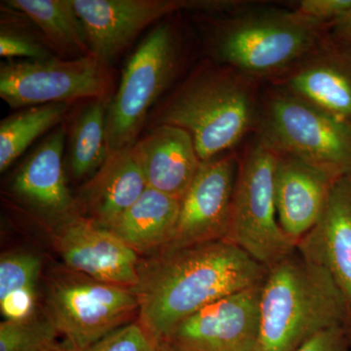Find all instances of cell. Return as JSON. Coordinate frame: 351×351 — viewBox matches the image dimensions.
<instances>
[{
	"instance_id": "obj_1",
	"label": "cell",
	"mask_w": 351,
	"mask_h": 351,
	"mask_svg": "<svg viewBox=\"0 0 351 351\" xmlns=\"http://www.w3.org/2000/svg\"><path fill=\"white\" fill-rule=\"evenodd\" d=\"M267 271V267L226 240L141 258L137 320L159 343L200 309L263 285Z\"/></svg>"
},
{
	"instance_id": "obj_2",
	"label": "cell",
	"mask_w": 351,
	"mask_h": 351,
	"mask_svg": "<svg viewBox=\"0 0 351 351\" xmlns=\"http://www.w3.org/2000/svg\"><path fill=\"white\" fill-rule=\"evenodd\" d=\"M350 322L345 295L324 267L295 248L269 267L261 292V351H297L318 332Z\"/></svg>"
},
{
	"instance_id": "obj_3",
	"label": "cell",
	"mask_w": 351,
	"mask_h": 351,
	"mask_svg": "<svg viewBox=\"0 0 351 351\" xmlns=\"http://www.w3.org/2000/svg\"><path fill=\"white\" fill-rule=\"evenodd\" d=\"M246 89L230 73L198 71L149 115L152 126L166 124L188 132L202 162L237 144L252 121Z\"/></svg>"
},
{
	"instance_id": "obj_4",
	"label": "cell",
	"mask_w": 351,
	"mask_h": 351,
	"mask_svg": "<svg viewBox=\"0 0 351 351\" xmlns=\"http://www.w3.org/2000/svg\"><path fill=\"white\" fill-rule=\"evenodd\" d=\"M45 307L44 314L64 343L83 348L138 319L140 304L136 288L101 282L64 267L48 278Z\"/></svg>"
},
{
	"instance_id": "obj_5",
	"label": "cell",
	"mask_w": 351,
	"mask_h": 351,
	"mask_svg": "<svg viewBox=\"0 0 351 351\" xmlns=\"http://www.w3.org/2000/svg\"><path fill=\"white\" fill-rule=\"evenodd\" d=\"M277 157L278 154L263 140L245 156L237 172L225 239L267 269L297 248L277 218L274 193Z\"/></svg>"
},
{
	"instance_id": "obj_6",
	"label": "cell",
	"mask_w": 351,
	"mask_h": 351,
	"mask_svg": "<svg viewBox=\"0 0 351 351\" xmlns=\"http://www.w3.org/2000/svg\"><path fill=\"white\" fill-rule=\"evenodd\" d=\"M177 66L174 32L168 23L156 25L127 62L119 86L108 103V152L138 142L149 110L172 82Z\"/></svg>"
},
{
	"instance_id": "obj_7",
	"label": "cell",
	"mask_w": 351,
	"mask_h": 351,
	"mask_svg": "<svg viewBox=\"0 0 351 351\" xmlns=\"http://www.w3.org/2000/svg\"><path fill=\"white\" fill-rule=\"evenodd\" d=\"M110 64L93 54L10 61L0 66V97L12 108L77 100L112 99Z\"/></svg>"
},
{
	"instance_id": "obj_8",
	"label": "cell",
	"mask_w": 351,
	"mask_h": 351,
	"mask_svg": "<svg viewBox=\"0 0 351 351\" xmlns=\"http://www.w3.org/2000/svg\"><path fill=\"white\" fill-rule=\"evenodd\" d=\"M262 140L277 154L339 177L351 174V124L301 99L277 97L271 101Z\"/></svg>"
},
{
	"instance_id": "obj_9",
	"label": "cell",
	"mask_w": 351,
	"mask_h": 351,
	"mask_svg": "<svg viewBox=\"0 0 351 351\" xmlns=\"http://www.w3.org/2000/svg\"><path fill=\"white\" fill-rule=\"evenodd\" d=\"M262 286L200 309L157 343L164 351H261Z\"/></svg>"
},
{
	"instance_id": "obj_10",
	"label": "cell",
	"mask_w": 351,
	"mask_h": 351,
	"mask_svg": "<svg viewBox=\"0 0 351 351\" xmlns=\"http://www.w3.org/2000/svg\"><path fill=\"white\" fill-rule=\"evenodd\" d=\"M317 25L297 13L249 21L226 32L219 43V55L249 73L276 71L311 48Z\"/></svg>"
},
{
	"instance_id": "obj_11",
	"label": "cell",
	"mask_w": 351,
	"mask_h": 351,
	"mask_svg": "<svg viewBox=\"0 0 351 351\" xmlns=\"http://www.w3.org/2000/svg\"><path fill=\"white\" fill-rule=\"evenodd\" d=\"M237 176L232 156L201 163L193 184L181 200L174 235L159 254L225 240Z\"/></svg>"
},
{
	"instance_id": "obj_12",
	"label": "cell",
	"mask_w": 351,
	"mask_h": 351,
	"mask_svg": "<svg viewBox=\"0 0 351 351\" xmlns=\"http://www.w3.org/2000/svg\"><path fill=\"white\" fill-rule=\"evenodd\" d=\"M53 243L66 267L96 280L137 288L140 256L82 214L55 225Z\"/></svg>"
},
{
	"instance_id": "obj_13",
	"label": "cell",
	"mask_w": 351,
	"mask_h": 351,
	"mask_svg": "<svg viewBox=\"0 0 351 351\" xmlns=\"http://www.w3.org/2000/svg\"><path fill=\"white\" fill-rule=\"evenodd\" d=\"M92 54L110 64L145 27L198 2L177 0H73Z\"/></svg>"
},
{
	"instance_id": "obj_14",
	"label": "cell",
	"mask_w": 351,
	"mask_h": 351,
	"mask_svg": "<svg viewBox=\"0 0 351 351\" xmlns=\"http://www.w3.org/2000/svg\"><path fill=\"white\" fill-rule=\"evenodd\" d=\"M64 131L57 129L25 159L11 182L14 195L53 223L80 214L64 179Z\"/></svg>"
},
{
	"instance_id": "obj_15",
	"label": "cell",
	"mask_w": 351,
	"mask_h": 351,
	"mask_svg": "<svg viewBox=\"0 0 351 351\" xmlns=\"http://www.w3.org/2000/svg\"><path fill=\"white\" fill-rule=\"evenodd\" d=\"M338 178L301 159L278 154L274 174L277 218L284 233L295 244L317 223Z\"/></svg>"
},
{
	"instance_id": "obj_16",
	"label": "cell",
	"mask_w": 351,
	"mask_h": 351,
	"mask_svg": "<svg viewBox=\"0 0 351 351\" xmlns=\"http://www.w3.org/2000/svg\"><path fill=\"white\" fill-rule=\"evenodd\" d=\"M297 250L331 274L351 318V174L334 182L319 219L300 240Z\"/></svg>"
},
{
	"instance_id": "obj_17",
	"label": "cell",
	"mask_w": 351,
	"mask_h": 351,
	"mask_svg": "<svg viewBox=\"0 0 351 351\" xmlns=\"http://www.w3.org/2000/svg\"><path fill=\"white\" fill-rule=\"evenodd\" d=\"M133 147L147 188L182 200L202 163L188 132L166 124L152 126Z\"/></svg>"
},
{
	"instance_id": "obj_18",
	"label": "cell",
	"mask_w": 351,
	"mask_h": 351,
	"mask_svg": "<svg viewBox=\"0 0 351 351\" xmlns=\"http://www.w3.org/2000/svg\"><path fill=\"white\" fill-rule=\"evenodd\" d=\"M147 189L134 147L110 152L98 171L83 186L77 201L83 216L108 228ZM80 212V214H82Z\"/></svg>"
},
{
	"instance_id": "obj_19",
	"label": "cell",
	"mask_w": 351,
	"mask_h": 351,
	"mask_svg": "<svg viewBox=\"0 0 351 351\" xmlns=\"http://www.w3.org/2000/svg\"><path fill=\"white\" fill-rule=\"evenodd\" d=\"M181 200L147 188L107 230L140 256H156L174 235Z\"/></svg>"
},
{
	"instance_id": "obj_20",
	"label": "cell",
	"mask_w": 351,
	"mask_h": 351,
	"mask_svg": "<svg viewBox=\"0 0 351 351\" xmlns=\"http://www.w3.org/2000/svg\"><path fill=\"white\" fill-rule=\"evenodd\" d=\"M5 5L27 16L59 58L78 59L92 54L73 0H9Z\"/></svg>"
},
{
	"instance_id": "obj_21",
	"label": "cell",
	"mask_w": 351,
	"mask_h": 351,
	"mask_svg": "<svg viewBox=\"0 0 351 351\" xmlns=\"http://www.w3.org/2000/svg\"><path fill=\"white\" fill-rule=\"evenodd\" d=\"M293 91L309 105L351 124V56L307 66L290 80Z\"/></svg>"
},
{
	"instance_id": "obj_22",
	"label": "cell",
	"mask_w": 351,
	"mask_h": 351,
	"mask_svg": "<svg viewBox=\"0 0 351 351\" xmlns=\"http://www.w3.org/2000/svg\"><path fill=\"white\" fill-rule=\"evenodd\" d=\"M108 103V99L90 101L73 122L69 138V165L75 179L95 174L110 154L106 131Z\"/></svg>"
},
{
	"instance_id": "obj_23",
	"label": "cell",
	"mask_w": 351,
	"mask_h": 351,
	"mask_svg": "<svg viewBox=\"0 0 351 351\" xmlns=\"http://www.w3.org/2000/svg\"><path fill=\"white\" fill-rule=\"evenodd\" d=\"M69 104L25 108L0 122V171L4 172L41 135L57 126Z\"/></svg>"
},
{
	"instance_id": "obj_24",
	"label": "cell",
	"mask_w": 351,
	"mask_h": 351,
	"mask_svg": "<svg viewBox=\"0 0 351 351\" xmlns=\"http://www.w3.org/2000/svg\"><path fill=\"white\" fill-rule=\"evenodd\" d=\"M52 321L44 314L0 324V351H63L64 341Z\"/></svg>"
},
{
	"instance_id": "obj_25",
	"label": "cell",
	"mask_w": 351,
	"mask_h": 351,
	"mask_svg": "<svg viewBox=\"0 0 351 351\" xmlns=\"http://www.w3.org/2000/svg\"><path fill=\"white\" fill-rule=\"evenodd\" d=\"M43 261L29 252H11L0 258V299L25 289H36Z\"/></svg>"
},
{
	"instance_id": "obj_26",
	"label": "cell",
	"mask_w": 351,
	"mask_h": 351,
	"mask_svg": "<svg viewBox=\"0 0 351 351\" xmlns=\"http://www.w3.org/2000/svg\"><path fill=\"white\" fill-rule=\"evenodd\" d=\"M25 24H12L1 17L0 29V56L7 59L23 58L41 60L54 57L43 36H36L32 29H25Z\"/></svg>"
},
{
	"instance_id": "obj_27",
	"label": "cell",
	"mask_w": 351,
	"mask_h": 351,
	"mask_svg": "<svg viewBox=\"0 0 351 351\" xmlns=\"http://www.w3.org/2000/svg\"><path fill=\"white\" fill-rule=\"evenodd\" d=\"M156 343L136 320L86 348H73L64 343L63 351H149Z\"/></svg>"
},
{
	"instance_id": "obj_28",
	"label": "cell",
	"mask_w": 351,
	"mask_h": 351,
	"mask_svg": "<svg viewBox=\"0 0 351 351\" xmlns=\"http://www.w3.org/2000/svg\"><path fill=\"white\" fill-rule=\"evenodd\" d=\"M350 10L351 0H304L295 13L316 24L326 21L335 24Z\"/></svg>"
},
{
	"instance_id": "obj_29",
	"label": "cell",
	"mask_w": 351,
	"mask_h": 351,
	"mask_svg": "<svg viewBox=\"0 0 351 351\" xmlns=\"http://www.w3.org/2000/svg\"><path fill=\"white\" fill-rule=\"evenodd\" d=\"M36 302V289H25L0 299V311L5 320H25L34 315Z\"/></svg>"
},
{
	"instance_id": "obj_30",
	"label": "cell",
	"mask_w": 351,
	"mask_h": 351,
	"mask_svg": "<svg viewBox=\"0 0 351 351\" xmlns=\"http://www.w3.org/2000/svg\"><path fill=\"white\" fill-rule=\"evenodd\" d=\"M297 351H350L346 328H330L318 332Z\"/></svg>"
},
{
	"instance_id": "obj_31",
	"label": "cell",
	"mask_w": 351,
	"mask_h": 351,
	"mask_svg": "<svg viewBox=\"0 0 351 351\" xmlns=\"http://www.w3.org/2000/svg\"><path fill=\"white\" fill-rule=\"evenodd\" d=\"M335 34L351 56V10L334 24Z\"/></svg>"
},
{
	"instance_id": "obj_32",
	"label": "cell",
	"mask_w": 351,
	"mask_h": 351,
	"mask_svg": "<svg viewBox=\"0 0 351 351\" xmlns=\"http://www.w3.org/2000/svg\"><path fill=\"white\" fill-rule=\"evenodd\" d=\"M149 351H164L162 350V348H161L160 346L158 345V343H154V346L151 348V350Z\"/></svg>"
}]
</instances>
